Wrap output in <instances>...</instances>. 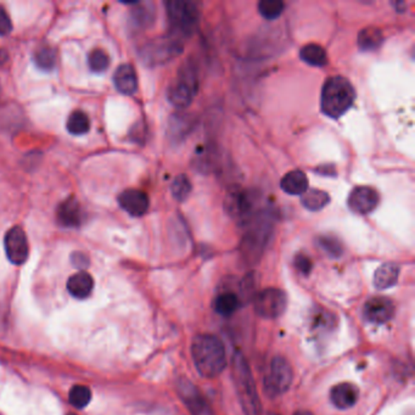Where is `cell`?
Instances as JSON below:
<instances>
[{
	"label": "cell",
	"mask_w": 415,
	"mask_h": 415,
	"mask_svg": "<svg viewBox=\"0 0 415 415\" xmlns=\"http://www.w3.org/2000/svg\"><path fill=\"white\" fill-rule=\"evenodd\" d=\"M294 263H295L296 270L301 274H303V275H308L312 268H313V263L311 261V258L308 256H306V255H302V253L295 257V262Z\"/></svg>",
	"instance_id": "cell-35"
},
{
	"label": "cell",
	"mask_w": 415,
	"mask_h": 415,
	"mask_svg": "<svg viewBox=\"0 0 415 415\" xmlns=\"http://www.w3.org/2000/svg\"><path fill=\"white\" fill-rule=\"evenodd\" d=\"M8 59H9V54L6 53V50L4 49H0V67L4 66Z\"/></svg>",
	"instance_id": "cell-38"
},
{
	"label": "cell",
	"mask_w": 415,
	"mask_h": 415,
	"mask_svg": "<svg viewBox=\"0 0 415 415\" xmlns=\"http://www.w3.org/2000/svg\"><path fill=\"white\" fill-rule=\"evenodd\" d=\"M287 306V294L275 287L265 289L255 299V312L261 318L275 319L285 312Z\"/></svg>",
	"instance_id": "cell-10"
},
{
	"label": "cell",
	"mask_w": 415,
	"mask_h": 415,
	"mask_svg": "<svg viewBox=\"0 0 415 415\" xmlns=\"http://www.w3.org/2000/svg\"><path fill=\"white\" fill-rule=\"evenodd\" d=\"M66 127L67 131L73 136H83L90 129V119L83 111L76 110L68 116Z\"/></svg>",
	"instance_id": "cell-28"
},
{
	"label": "cell",
	"mask_w": 415,
	"mask_h": 415,
	"mask_svg": "<svg viewBox=\"0 0 415 415\" xmlns=\"http://www.w3.org/2000/svg\"><path fill=\"white\" fill-rule=\"evenodd\" d=\"M88 65L92 71L100 73L107 71V67L110 65V58L102 49H94L89 53Z\"/></svg>",
	"instance_id": "cell-32"
},
{
	"label": "cell",
	"mask_w": 415,
	"mask_h": 415,
	"mask_svg": "<svg viewBox=\"0 0 415 415\" xmlns=\"http://www.w3.org/2000/svg\"><path fill=\"white\" fill-rule=\"evenodd\" d=\"M116 89L124 95H133L138 90L137 72L129 64H124L116 68L114 75Z\"/></svg>",
	"instance_id": "cell-17"
},
{
	"label": "cell",
	"mask_w": 415,
	"mask_h": 415,
	"mask_svg": "<svg viewBox=\"0 0 415 415\" xmlns=\"http://www.w3.org/2000/svg\"><path fill=\"white\" fill-rule=\"evenodd\" d=\"M379 193L374 188L367 186H356L349 193L347 205L352 212L368 215L373 212L379 205Z\"/></svg>",
	"instance_id": "cell-13"
},
{
	"label": "cell",
	"mask_w": 415,
	"mask_h": 415,
	"mask_svg": "<svg viewBox=\"0 0 415 415\" xmlns=\"http://www.w3.org/2000/svg\"><path fill=\"white\" fill-rule=\"evenodd\" d=\"M359 391L356 385L342 383L336 385L330 392V399L334 406L339 409H349L357 403Z\"/></svg>",
	"instance_id": "cell-18"
},
{
	"label": "cell",
	"mask_w": 415,
	"mask_h": 415,
	"mask_svg": "<svg viewBox=\"0 0 415 415\" xmlns=\"http://www.w3.org/2000/svg\"><path fill=\"white\" fill-rule=\"evenodd\" d=\"M246 227L248 229L240 243V255L246 265H256L273 234V215L270 210L256 212Z\"/></svg>",
	"instance_id": "cell-1"
},
{
	"label": "cell",
	"mask_w": 415,
	"mask_h": 415,
	"mask_svg": "<svg viewBox=\"0 0 415 415\" xmlns=\"http://www.w3.org/2000/svg\"><path fill=\"white\" fill-rule=\"evenodd\" d=\"M231 364L235 389L243 413L245 415H261V401L246 359L238 352L234 354Z\"/></svg>",
	"instance_id": "cell-4"
},
{
	"label": "cell",
	"mask_w": 415,
	"mask_h": 415,
	"mask_svg": "<svg viewBox=\"0 0 415 415\" xmlns=\"http://www.w3.org/2000/svg\"><path fill=\"white\" fill-rule=\"evenodd\" d=\"M199 90V73L194 62H184L178 71L177 78L168 88V102L177 109H186L194 100Z\"/></svg>",
	"instance_id": "cell-5"
},
{
	"label": "cell",
	"mask_w": 415,
	"mask_h": 415,
	"mask_svg": "<svg viewBox=\"0 0 415 415\" xmlns=\"http://www.w3.org/2000/svg\"><path fill=\"white\" fill-rule=\"evenodd\" d=\"M295 415H313L311 411H299L295 413Z\"/></svg>",
	"instance_id": "cell-39"
},
{
	"label": "cell",
	"mask_w": 415,
	"mask_h": 415,
	"mask_svg": "<svg viewBox=\"0 0 415 415\" xmlns=\"http://www.w3.org/2000/svg\"><path fill=\"white\" fill-rule=\"evenodd\" d=\"M356 90L344 76H332L323 85L320 107L330 119H340L354 105Z\"/></svg>",
	"instance_id": "cell-3"
},
{
	"label": "cell",
	"mask_w": 415,
	"mask_h": 415,
	"mask_svg": "<svg viewBox=\"0 0 415 415\" xmlns=\"http://www.w3.org/2000/svg\"><path fill=\"white\" fill-rule=\"evenodd\" d=\"M177 387L179 397L186 403V408L189 409L191 415H215L207 401L189 380L181 378Z\"/></svg>",
	"instance_id": "cell-12"
},
{
	"label": "cell",
	"mask_w": 415,
	"mask_h": 415,
	"mask_svg": "<svg viewBox=\"0 0 415 415\" xmlns=\"http://www.w3.org/2000/svg\"><path fill=\"white\" fill-rule=\"evenodd\" d=\"M72 263H73V265H76L77 268L83 270L85 267H88V257L85 256L82 252H75V253L72 255Z\"/></svg>",
	"instance_id": "cell-37"
},
{
	"label": "cell",
	"mask_w": 415,
	"mask_h": 415,
	"mask_svg": "<svg viewBox=\"0 0 415 415\" xmlns=\"http://www.w3.org/2000/svg\"><path fill=\"white\" fill-rule=\"evenodd\" d=\"M83 211L73 196L67 198L59 205L56 218L59 224L66 228H78L83 223Z\"/></svg>",
	"instance_id": "cell-16"
},
{
	"label": "cell",
	"mask_w": 415,
	"mask_h": 415,
	"mask_svg": "<svg viewBox=\"0 0 415 415\" xmlns=\"http://www.w3.org/2000/svg\"><path fill=\"white\" fill-rule=\"evenodd\" d=\"M301 203L309 211H320L330 203V196L325 191L318 189H308L301 195Z\"/></svg>",
	"instance_id": "cell-25"
},
{
	"label": "cell",
	"mask_w": 415,
	"mask_h": 415,
	"mask_svg": "<svg viewBox=\"0 0 415 415\" xmlns=\"http://www.w3.org/2000/svg\"><path fill=\"white\" fill-rule=\"evenodd\" d=\"M240 307V300L238 295L234 292H223L217 297L215 308L217 313L221 314L223 317H230L238 311Z\"/></svg>",
	"instance_id": "cell-27"
},
{
	"label": "cell",
	"mask_w": 415,
	"mask_h": 415,
	"mask_svg": "<svg viewBox=\"0 0 415 415\" xmlns=\"http://www.w3.org/2000/svg\"><path fill=\"white\" fill-rule=\"evenodd\" d=\"M257 194L251 190L234 188L230 190L224 201V207L229 216L246 224L256 213Z\"/></svg>",
	"instance_id": "cell-9"
},
{
	"label": "cell",
	"mask_w": 415,
	"mask_h": 415,
	"mask_svg": "<svg viewBox=\"0 0 415 415\" xmlns=\"http://www.w3.org/2000/svg\"><path fill=\"white\" fill-rule=\"evenodd\" d=\"M191 188L193 186H191L189 178L186 177V174H179L174 178L172 186H171L173 198L178 201H184L188 199V196L191 193Z\"/></svg>",
	"instance_id": "cell-34"
},
{
	"label": "cell",
	"mask_w": 415,
	"mask_h": 415,
	"mask_svg": "<svg viewBox=\"0 0 415 415\" xmlns=\"http://www.w3.org/2000/svg\"><path fill=\"white\" fill-rule=\"evenodd\" d=\"M270 415H278V414H274V413H270Z\"/></svg>",
	"instance_id": "cell-40"
},
{
	"label": "cell",
	"mask_w": 415,
	"mask_h": 415,
	"mask_svg": "<svg viewBox=\"0 0 415 415\" xmlns=\"http://www.w3.org/2000/svg\"><path fill=\"white\" fill-rule=\"evenodd\" d=\"M280 188L289 195L305 194L308 190V179L305 172L300 169H294L287 173L280 181Z\"/></svg>",
	"instance_id": "cell-20"
},
{
	"label": "cell",
	"mask_w": 415,
	"mask_h": 415,
	"mask_svg": "<svg viewBox=\"0 0 415 415\" xmlns=\"http://www.w3.org/2000/svg\"><path fill=\"white\" fill-rule=\"evenodd\" d=\"M395 314L393 302L386 297H373L364 306V317L374 324L389 322Z\"/></svg>",
	"instance_id": "cell-15"
},
{
	"label": "cell",
	"mask_w": 415,
	"mask_h": 415,
	"mask_svg": "<svg viewBox=\"0 0 415 415\" xmlns=\"http://www.w3.org/2000/svg\"><path fill=\"white\" fill-rule=\"evenodd\" d=\"M284 6L282 0H262L258 3V11L267 20H275L283 13Z\"/></svg>",
	"instance_id": "cell-33"
},
{
	"label": "cell",
	"mask_w": 415,
	"mask_h": 415,
	"mask_svg": "<svg viewBox=\"0 0 415 415\" xmlns=\"http://www.w3.org/2000/svg\"><path fill=\"white\" fill-rule=\"evenodd\" d=\"M136 5L137 8L132 10V16H131L133 26L140 30L150 26L155 20V10L152 5L138 4V3Z\"/></svg>",
	"instance_id": "cell-29"
},
{
	"label": "cell",
	"mask_w": 415,
	"mask_h": 415,
	"mask_svg": "<svg viewBox=\"0 0 415 415\" xmlns=\"http://www.w3.org/2000/svg\"><path fill=\"white\" fill-rule=\"evenodd\" d=\"M300 58L302 61H305L311 66L323 67L327 64V54L325 49L315 43H309L302 47L300 50Z\"/></svg>",
	"instance_id": "cell-24"
},
{
	"label": "cell",
	"mask_w": 415,
	"mask_h": 415,
	"mask_svg": "<svg viewBox=\"0 0 415 415\" xmlns=\"http://www.w3.org/2000/svg\"><path fill=\"white\" fill-rule=\"evenodd\" d=\"M357 43L362 52H374L384 43V35L378 27H366L359 32Z\"/></svg>",
	"instance_id": "cell-22"
},
{
	"label": "cell",
	"mask_w": 415,
	"mask_h": 415,
	"mask_svg": "<svg viewBox=\"0 0 415 415\" xmlns=\"http://www.w3.org/2000/svg\"><path fill=\"white\" fill-rule=\"evenodd\" d=\"M292 368L284 357L273 358L270 371L265 378L263 389L268 397H278L290 389L292 383Z\"/></svg>",
	"instance_id": "cell-8"
},
{
	"label": "cell",
	"mask_w": 415,
	"mask_h": 415,
	"mask_svg": "<svg viewBox=\"0 0 415 415\" xmlns=\"http://www.w3.org/2000/svg\"><path fill=\"white\" fill-rule=\"evenodd\" d=\"M195 367L205 378H216L227 367V354L221 340L213 335H198L191 344Z\"/></svg>",
	"instance_id": "cell-2"
},
{
	"label": "cell",
	"mask_w": 415,
	"mask_h": 415,
	"mask_svg": "<svg viewBox=\"0 0 415 415\" xmlns=\"http://www.w3.org/2000/svg\"><path fill=\"white\" fill-rule=\"evenodd\" d=\"M399 277V267L396 263H384L380 265L374 275V285L379 290L392 287L397 283Z\"/></svg>",
	"instance_id": "cell-23"
},
{
	"label": "cell",
	"mask_w": 415,
	"mask_h": 415,
	"mask_svg": "<svg viewBox=\"0 0 415 415\" xmlns=\"http://www.w3.org/2000/svg\"><path fill=\"white\" fill-rule=\"evenodd\" d=\"M166 10L174 36L181 38L194 33L200 18L199 9L195 3L188 0H169L166 3Z\"/></svg>",
	"instance_id": "cell-6"
},
{
	"label": "cell",
	"mask_w": 415,
	"mask_h": 415,
	"mask_svg": "<svg viewBox=\"0 0 415 415\" xmlns=\"http://www.w3.org/2000/svg\"><path fill=\"white\" fill-rule=\"evenodd\" d=\"M68 399L75 408L82 409V408L88 406L89 402L92 401V391L83 385H76L70 391Z\"/></svg>",
	"instance_id": "cell-31"
},
{
	"label": "cell",
	"mask_w": 415,
	"mask_h": 415,
	"mask_svg": "<svg viewBox=\"0 0 415 415\" xmlns=\"http://www.w3.org/2000/svg\"><path fill=\"white\" fill-rule=\"evenodd\" d=\"M33 61L43 71H52L56 65V50L50 45H40L33 53Z\"/></svg>",
	"instance_id": "cell-26"
},
{
	"label": "cell",
	"mask_w": 415,
	"mask_h": 415,
	"mask_svg": "<svg viewBox=\"0 0 415 415\" xmlns=\"http://www.w3.org/2000/svg\"><path fill=\"white\" fill-rule=\"evenodd\" d=\"M183 52V42L179 37L166 36L146 43L140 50V58L146 66H160L177 58Z\"/></svg>",
	"instance_id": "cell-7"
},
{
	"label": "cell",
	"mask_w": 415,
	"mask_h": 415,
	"mask_svg": "<svg viewBox=\"0 0 415 415\" xmlns=\"http://www.w3.org/2000/svg\"><path fill=\"white\" fill-rule=\"evenodd\" d=\"M193 119L190 115H173L168 124V136L174 142H181L193 128Z\"/></svg>",
	"instance_id": "cell-21"
},
{
	"label": "cell",
	"mask_w": 415,
	"mask_h": 415,
	"mask_svg": "<svg viewBox=\"0 0 415 415\" xmlns=\"http://www.w3.org/2000/svg\"><path fill=\"white\" fill-rule=\"evenodd\" d=\"M11 31H13V23H11L9 13H6V10L3 6H0V36H6Z\"/></svg>",
	"instance_id": "cell-36"
},
{
	"label": "cell",
	"mask_w": 415,
	"mask_h": 415,
	"mask_svg": "<svg viewBox=\"0 0 415 415\" xmlns=\"http://www.w3.org/2000/svg\"><path fill=\"white\" fill-rule=\"evenodd\" d=\"M72 415V414H71Z\"/></svg>",
	"instance_id": "cell-41"
},
{
	"label": "cell",
	"mask_w": 415,
	"mask_h": 415,
	"mask_svg": "<svg viewBox=\"0 0 415 415\" xmlns=\"http://www.w3.org/2000/svg\"><path fill=\"white\" fill-rule=\"evenodd\" d=\"M317 245L332 258H339L344 253V246L339 239L332 235H322L317 239Z\"/></svg>",
	"instance_id": "cell-30"
},
{
	"label": "cell",
	"mask_w": 415,
	"mask_h": 415,
	"mask_svg": "<svg viewBox=\"0 0 415 415\" xmlns=\"http://www.w3.org/2000/svg\"><path fill=\"white\" fill-rule=\"evenodd\" d=\"M119 203L122 210L133 217H142L150 206L149 196L138 189H127L119 195Z\"/></svg>",
	"instance_id": "cell-14"
},
{
	"label": "cell",
	"mask_w": 415,
	"mask_h": 415,
	"mask_svg": "<svg viewBox=\"0 0 415 415\" xmlns=\"http://www.w3.org/2000/svg\"><path fill=\"white\" fill-rule=\"evenodd\" d=\"M94 289V280L90 274L80 270L78 273L73 274L67 282V290L75 299L84 300L89 297Z\"/></svg>",
	"instance_id": "cell-19"
},
{
	"label": "cell",
	"mask_w": 415,
	"mask_h": 415,
	"mask_svg": "<svg viewBox=\"0 0 415 415\" xmlns=\"http://www.w3.org/2000/svg\"><path fill=\"white\" fill-rule=\"evenodd\" d=\"M5 253L13 265H23L28 258L30 246L25 230L21 227H13L4 238Z\"/></svg>",
	"instance_id": "cell-11"
}]
</instances>
